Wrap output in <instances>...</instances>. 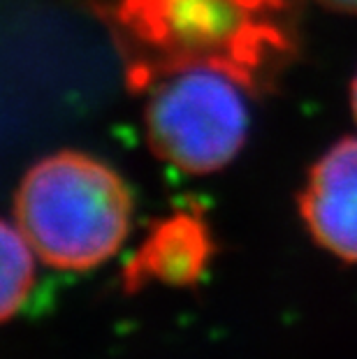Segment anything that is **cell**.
<instances>
[{"instance_id":"4","label":"cell","mask_w":357,"mask_h":359,"mask_svg":"<svg viewBox=\"0 0 357 359\" xmlns=\"http://www.w3.org/2000/svg\"><path fill=\"white\" fill-rule=\"evenodd\" d=\"M299 213L318 246L357 262V137L318 160L299 195Z\"/></svg>"},{"instance_id":"3","label":"cell","mask_w":357,"mask_h":359,"mask_svg":"<svg viewBox=\"0 0 357 359\" xmlns=\"http://www.w3.org/2000/svg\"><path fill=\"white\" fill-rule=\"evenodd\" d=\"M255 90L218 67H186L144 90L151 151L186 174H211L232 163L248 135Z\"/></svg>"},{"instance_id":"7","label":"cell","mask_w":357,"mask_h":359,"mask_svg":"<svg viewBox=\"0 0 357 359\" xmlns=\"http://www.w3.org/2000/svg\"><path fill=\"white\" fill-rule=\"evenodd\" d=\"M323 7L334 12H346V14H357V0H316Z\"/></svg>"},{"instance_id":"1","label":"cell","mask_w":357,"mask_h":359,"mask_svg":"<svg viewBox=\"0 0 357 359\" xmlns=\"http://www.w3.org/2000/svg\"><path fill=\"white\" fill-rule=\"evenodd\" d=\"M144 93L186 67H218L260 90L292 51L290 0H90Z\"/></svg>"},{"instance_id":"5","label":"cell","mask_w":357,"mask_h":359,"mask_svg":"<svg viewBox=\"0 0 357 359\" xmlns=\"http://www.w3.org/2000/svg\"><path fill=\"white\" fill-rule=\"evenodd\" d=\"M214 253V236L202 216L193 211L170 213L156 220L137 253L126 264L123 287L128 292L149 283L191 287L207 273Z\"/></svg>"},{"instance_id":"8","label":"cell","mask_w":357,"mask_h":359,"mask_svg":"<svg viewBox=\"0 0 357 359\" xmlns=\"http://www.w3.org/2000/svg\"><path fill=\"white\" fill-rule=\"evenodd\" d=\"M353 109H355V116H357V77L353 81Z\"/></svg>"},{"instance_id":"2","label":"cell","mask_w":357,"mask_h":359,"mask_svg":"<svg viewBox=\"0 0 357 359\" xmlns=\"http://www.w3.org/2000/svg\"><path fill=\"white\" fill-rule=\"evenodd\" d=\"M14 218L35 255L60 271H88L130 234L133 195L121 174L81 151H58L21 179Z\"/></svg>"},{"instance_id":"6","label":"cell","mask_w":357,"mask_h":359,"mask_svg":"<svg viewBox=\"0 0 357 359\" xmlns=\"http://www.w3.org/2000/svg\"><path fill=\"white\" fill-rule=\"evenodd\" d=\"M35 285V250L19 227L0 218V323L21 311Z\"/></svg>"}]
</instances>
